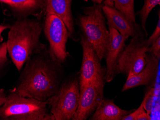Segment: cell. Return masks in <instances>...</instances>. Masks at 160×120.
Returning <instances> with one entry per match:
<instances>
[{
	"label": "cell",
	"instance_id": "cell-14",
	"mask_svg": "<svg viewBox=\"0 0 160 120\" xmlns=\"http://www.w3.org/2000/svg\"><path fill=\"white\" fill-rule=\"evenodd\" d=\"M132 111L123 110L116 105L113 99L104 98L90 120H121Z\"/></svg>",
	"mask_w": 160,
	"mask_h": 120
},
{
	"label": "cell",
	"instance_id": "cell-1",
	"mask_svg": "<svg viewBox=\"0 0 160 120\" xmlns=\"http://www.w3.org/2000/svg\"><path fill=\"white\" fill-rule=\"evenodd\" d=\"M25 65L14 91L22 96L47 101L62 84V63L52 59L48 51L44 50L29 58Z\"/></svg>",
	"mask_w": 160,
	"mask_h": 120
},
{
	"label": "cell",
	"instance_id": "cell-9",
	"mask_svg": "<svg viewBox=\"0 0 160 120\" xmlns=\"http://www.w3.org/2000/svg\"><path fill=\"white\" fill-rule=\"evenodd\" d=\"M108 41L105 57L107 64L105 80L110 82L120 73L118 69V59L129 36L121 35L113 28L108 27Z\"/></svg>",
	"mask_w": 160,
	"mask_h": 120
},
{
	"label": "cell",
	"instance_id": "cell-13",
	"mask_svg": "<svg viewBox=\"0 0 160 120\" xmlns=\"http://www.w3.org/2000/svg\"><path fill=\"white\" fill-rule=\"evenodd\" d=\"M72 0H43L44 10L46 14L57 16L66 26L69 37H73L75 34L74 20L71 9Z\"/></svg>",
	"mask_w": 160,
	"mask_h": 120
},
{
	"label": "cell",
	"instance_id": "cell-25",
	"mask_svg": "<svg viewBox=\"0 0 160 120\" xmlns=\"http://www.w3.org/2000/svg\"><path fill=\"white\" fill-rule=\"evenodd\" d=\"M10 26L9 25H0V42H2L3 38L2 36V33L7 28H10Z\"/></svg>",
	"mask_w": 160,
	"mask_h": 120
},
{
	"label": "cell",
	"instance_id": "cell-2",
	"mask_svg": "<svg viewBox=\"0 0 160 120\" xmlns=\"http://www.w3.org/2000/svg\"><path fill=\"white\" fill-rule=\"evenodd\" d=\"M42 29L40 22L26 18L19 19L10 28L7 52L19 71L29 58L45 49L40 42Z\"/></svg>",
	"mask_w": 160,
	"mask_h": 120
},
{
	"label": "cell",
	"instance_id": "cell-23",
	"mask_svg": "<svg viewBox=\"0 0 160 120\" xmlns=\"http://www.w3.org/2000/svg\"><path fill=\"white\" fill-rule=\"evenodd\" d=\"M150 114H149L145 110L142 112L137 118V120H151Z\"/></svg>",
	"mask_w": 160,
	"mask_h": 120
},
{
	"label": "cell",
	"instance_id": "cell-17",
	"mask_svg": "<svg viewBox=\"0 0 160 120\" xmlns=\"http://www.w3.org/2000/svg\"><path fill=\"white\" fill-rule=\"evenodd\" d=\"M143 6L142 9L137 13L141 18V26L143 31L144 32L146 37L148 36L146 23L149 14L155 6L160 4V0H144Z\"/></svg>",
	"mask_w": 160,
	"mask_h": 120
},
{
	"label": "cell",
	"instance_id": "cell-11",
	"mask_svg": "<svg viewBox=\"0 0 160 120\" xmlns=\"http://www.w3.org/2000/svg\"><path fill=\"white\" fill-rule=\"evenodd\" d=\"M82 60L79 79L80 91L88 85L103 70L93 47L83 35L81 36Z\"/></svg>",
	"mask_w": 160,
	"mask_h": 120
},
{
	"label": "cell",
	"instance_id": "cell-18",
	"mask_svg": "<svg viewBox=\"0 0 160 120\" xmlns=\"http://www.w3.org/2000/svg\"><path fill=\"white\" fill-rule=\"evenodd\" d=\"M148 87L142 101L145 110L151 114L153 109L155 99V88L152 87L148 86Z\"/></svg>",
	"mask_w": 160,
	"mask_h": 120
},
{
	"label": "cell",
	"instance_id": "cell-8",
	"mask_svg": "<svg viewBox=\"0 0 160 120\" xmlns=\"http://www.w3.org/2000/svg\"><path fill=\"white\" fill-rule=\"evenodd\" d=\"M102 71L80 91L78 108L72 120H86L94 113L104 98L105 73Z\"/></svg>",
	"mask_w": 160,
	"mask_h": 120
},
{
	"label": "cell",
	"instance_id": "cell-7",
	"mask_svg": "<svg viewBox=\"0 0 160 120\" xmlns=\"http://www.w3.org/2000/svg\"><path fill=\"white\" fill-rule=\"evenodd\" d=\"M45 35L49 44V55L62 64L69 53L66 50L69 32L63 21L57 16L46 15L44 26Z\"/></svg>",
	"mask_w": 160,
	"mask_h": 120
},
{
	"label": "cell",
	"instance_id": "cell-19",
	"mask_svg": "<svg viewBox=\"0 0 160 120\" xmlns=\"http://www.w3.org/2000/svg\"><path fill=\"white\" fill-rule=\"evenodd\" d=\"M7 54L6 42H4L0 45V77L8 65V60L7 58Z\"/></svg>",
	"mask_w": 160,
	"mask_h": 120
},
{
	"label": "cell",
	"instance_id": "cell-26",
	"mask_svg": "<svg viewBox=\"0 0 160 120\" xmlns=\"http://www.w3.org/2000/svg\"><path fill=\"white\" fill-rule=\"evenodd\" d=\"M0 2H4V3L10 5V6H11L12 5V2L11 0H0Z\"/></svg>",
	"mask_w": 160,
	"mask_h": 120
},
{
	"label": "cell",
	"instance_id": "cell-22",
	"mask_svg": "<svg viewBox=\"0 0 160 120\" xmlns=\"http://www.w3.org/2000/svg\"><path fill=\"white\" fill-rule=\"evenodd\" d=\"M144 108L143 102H142L140 106L137 109L135 110L134 112L132 111L130 113L126 115L122 118V120H137V118L142 112L144 111Z\"/></svg>",
	"mask_w": 160,
	"mask_h": 120
},
{
	"label": "cell",
	"instance_id": "cell-20",
	"mask_svg": "<svg viewBox=\"0 0 160 120\" xmlns=\"http://www.w3.org/2000/svg\"><path fill=\"white\" fill-rule=\"evenodd\" d=\"M160 37V12H158V21L156 28L154 32L152 34L150 37L147 39V44L149 46H151L154 41H156Z\"/></svg>",
	"mask_w": 160,
	"mask_h": 120
},
{
	"label": "cell",
	"instance_id": "cell-27",
	"mask_svg": "<svg viewBox=\"0 0 160 120\" xmlns=\"http://www.w3.org/2000/svg\"><path fill=\"white\" fill-rule=\"evenodd\" d=\"M94 3L96 4H100L102 2H103V0H91Z\"/></svg>",
	"mask_w": 160,
	"mask_h": 120
},
{
	"label": "cell",
	"instance_id": "cell-21",
	"mask_svg": "<svg viewBox=\"0 0 160 120\" xmlns=\"http://www.w3.org/2000/svg\"><path fill=\"white\" fill-rule=\"evenodd\" d=\"M147 52L150 53L156 58L160 59V37L149 46Z\"/></svg>",
	"mask_w": 160,
	"mask_h": 120
},
{
	"label": "cell",
	"instance_id": "cell-12",
	"mask_svg": "<svg viewBox=\"0 0 160 120\" xmlns=\"http://www.w3.org/2000/svg\"><path fill=\"white\" fill-rule=\"evenodd\" d=\"M146 65L141 72L137 75L129 74L123 86L122 91L140 86L154 87L155 80L159 73L160 59L150 53L146 54Z\"/></svg>",
	"mask_w": 160,
	"mask_h": 120
},
{
	"label": "cell",
	"instance_id": "cell-5",
	"mask_svg": "<svg viewBox=\"0 0 160 120\" xmlns=\"http://www.w3.org/2000/svg\"><path fill=\"white\" fill-rule=\"evenodd\" d=\"M80 94L79 77L62 82L57 92L47 101L55 120L72 119L78 108Z\"/></svg>",
	"mask_w": 160,
	"mask_h": 120
},
{
	"label": "cell",
	"instance_id": "cell-16",
	"mask_svg": "<svg viewBox=\"0 0 160 120\" xmlns=\"http://www.w3.org/2000/svg\"><path fill=\"white\" fill-rule=\"evenodd\" d=\"M114 7L123 13L130 20L136 22L134 0H113Z\"/></svg>",
	"mask_w": 160,
	"mask_h": 120
},
{
	"label": "cell",
	"instance_id": "cell-24",
	"mask_svg": "<svg viewBox=\"0 0 160 120\" xmlns=\"http://www.w3.org/2000/svg\"><path fill=\"white\" fill-rule=\"evenodd\" d=\"M6 94H5L4 89H0V107L4 103L6 100Z\"/></svg>",
	"mask_w": 160,
	"mask_h": 120
},
{
	"label": "cell",
	"instance_id": "cell-6",
	"mask_svg": "<svg viewBox=\"0 0 160 120\" xmlns=\"http://www.w3.org/2000/svg\"><path fill=\"white\" fill-rule=\"evenodd\" d=\"M149 46L145 34L132 37L118 59L119 73L128 76L141 72L146 65L145 56Z\"/></svg>",
	"mask_w": 160,
	"mask_h": 120
},
{
	"label": "cell",
	"instance_id": "cell-15",
	"mask_svg": "<svg viewBox=\"0 0 160 120\" xmlns=\"http://www.w3.org/2000/svg\"><path fill=\"white\" fill-rule=\"evenodd\" d=\"M11 7L23 17L36 15L38 12L44 10L43 0H11Z\"/></svg>",
	"mask_w": 160,
	"mask_h": 120
},
{
	"label": "cell",
	"instance_id": "cell-3",
	"mask_svg": "<svg viewBox=\"0 0 160 120\" xmlns=\"http://www.w3.org/2000/svg\"><path fill=\"white\" fill-rule=\"evenodd\" d=\"M103 5L102 2L84 8V15H81L79 19L82 35L93 47L100 61L105 58L109 38L106 18L102 11Z\"/></svg>",
	"mask_w": 160,
	"mask_h": 120
},
{
	"label": "cell",
	"instance_id": "cell-10",
	"mask_svg": "<svg viewBox=\"0 0 160 120\" xmlns=\"http://www.w3.org/2000/svg\"><path fill=\"white\" fill-rule=\"evenodd\" d=\"M103 2L102 11L108 27L113 28L121 35L129 37L145 34L140 25L132 22L114 7L113 0H105Z\"/></svg>",
	"mask_w": 160,
	"mask_h": 120
},
{
	"label": "cell",
	"instance_id": "cell-4",
	"mask_svg": "<svg viewBox=\"0 0 160 120\" xmlns=\"http://www.w3.org/2000/svg\"><path fill=\"white\" fill-rule=\"evenodd\" d=\"M47 105V101L22 96L13 89L0 107V120H44L48 113Z\"/></svg>",
	"mask_w": 160,
	"mask_h": 120
}]
</instances>
